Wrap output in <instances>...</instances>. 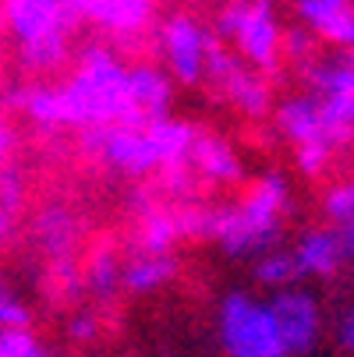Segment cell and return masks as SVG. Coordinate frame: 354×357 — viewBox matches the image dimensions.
<instances>
[{"mask_svg":"<svg viewBox=\"0 0 354 357\" xmlns=\"http://www.w3.org/2000/svg\"><path fill=\"white\" fill-rule=\"evenodd\" d=\"M195 135L174 121H149V124H92L89 145L124 174H149L160 163H170L191 149Z\"/></svg>","mask_w":354,"mask_h":357,"instance_id":"6da1fadb","label":"cell"},{"mask_svg":"<svg viewBox=\"0 0 354 357\" xmlns=\"http://www.w3.org/2000/svg\"><path fill=\"white\" fill-rule=\"evenodd\" d=\"M283 198H287V188L280 177H266L256 195H251L237 213H227V216H216L206 230L223 244V251L230 259H251V255H263L270 248L280 244L283 237Z\"/></svg>","mask_w":354,"mask_h":357,"instance_id":"7a4b0ae2","label":"cell"},{"mask_svg":"<svg viewBox=\"0 0 354 357\" xmlns=\"http://www.w3.org/2000/svg\"><path fill=\"white\" fill-rule=\"evenodd\" d=\"M220 343L227 357H287L266 301L230 290L220 304Z\"/></svg>","mask_w":354,"mask_h":357,"instance_id":"3957f363","label":"cell"},{"mask_svg":"<svg viewBox=\"0 0 354 357\" xmlns=\"http://www.w3.org/2000/svg\"><path fill=\"white\" fill-rule=\"evenodd\" d=\"M266 304H270V312L276 319V329H280L287 357L290 354H309L319 343L323 319H319V304H316V297L309 290H301L294 283L273 287V297Z\"/></svg>","mask_w":354,"mask_h":357,"instance_id":"277c9868","label":"cell"},{"mask_svg":"<svg viewBox=\"0 0 354 357\" xmlns=\"http://www.w3.org/2000/svg\"><path fill=\"white\" fill-rule=\"evenodd\" d=\"M206 43L209 32L202 29V22L188 11L167 15L163 22V57L167 68L174 71L177 82H198L202 71H206Z\"/></svg>","mask_w":354,"mask_h":357,"instance_id":"5b68a950","label":"cell"},{"mask_svg":"<svg viewBox=\"0 0 354 357\" xmlns=\"http://www.w3.org/2000/svg\"><path fill=\"white\" fill-rule=\"evenodd\" d=\"M354 251V230L347 227H312L297 237L294 244V266L297 276H333L337 269H344L351 262Z\"/></svg>","mask_w":354,"mask_h":357,"instance_id":"8992f818","label":"cell"},{"mask_svg":"<svg viewBox=\"0 0 354 357\" xmlns=\"http://www.w3.org/2000/svg\"><path fill=\"white\" fill-rule=\"evenodd\" d=\"M290 11L319 39L337 43V46H351V39H354L351 0H290Z\"/></svg>","mask_w":354,"mask_h":357,"instance_id":"52a82bcc","label":"cell"},{"mask_svg":"<svg viewBox=\"0 0 354 357\" xmlns=\"http://www.w3.org/2000/svg\"><path fill=\"white\" fill-rule=\"evenodd\" d=\"M128 78V99L131 110L142 124L160 121L170 107V78L163 71H156L153 64H138V68H124Z\"/></svg>","mask_w":354,"mask_h":357,"instance_id":"ba28073f","label":"cell"},{"mask_svg":"<svg viewBox=\"0 0 354 357\" xmlns=\"http://www.w3.org/2000/svg\"><path fill=\"white\" fill-rule=\"evenodd\" d=\"M170 273H174V262L167 259V251H145L121 269V280L128 290L145 294V290H156L160 283H167Z\"/></svg>","mask_w":354,"mask_h":357,"instance_id":"9c48e42d","label":"cell"},{"mask_svg":"<svg viewBox=\"0 0 354 357\" xmlns=\"http://www.w3.org/2000/svg\"><path fill=\"white\" fill-rule=\"evenodd\" d=\"M36 234H39V241H43V248H46L50 255H68V251H71V241H75V234H78V227H75V220H71L68 213L50 209V213H43Z\"/></svg>","mask_w":354,"mask_h":357,"instance_id":"30bf717a","label":"cell"},{"mask_svg":"<svg viewBox=\"0 0 354 357\" xmlns=\"http://www.w3.org/2000/svg\"><path fill=\"white\" fill-rule=\"evenodd\" d=\"M256 280L263 283V287H287V283H294L297 280V266H294V255L290 251H280V248H270V251H263V255H256Z\"/></svg>","mask_w":354,"mask_h":357,"instance_id":"8fae6325","label":"cell"},{"mask_svg":"<svg viewBox=\"0 0 354 357\" xmlns=\"http://www.w3.org/2000/svg\"><path fill=\"white\" fill-rule=\"evenodd\" d=\"M117 280H121V266L114 262V255H99V259L92 262V273H89V287L96 297H110L117 290Z\"/></svg>","mask_w":354,"mask_h":357,"instance_id":"7c38bea8","label":"cell"},{"mask_svg":"<svg viewBox=\"0 0 354 357\" xmlns=\"http://www.w3.org/2000/svg\"><path fill=\"white\" fill-rule=\"evenodd\" d=\"M0 357H46L29 329H0Z\"/></svg>","mask_w":354,"mask_h":357,"instance_id":"4fadbf2b","label":"cell"},{"mask_svg":"<svg viewBox=\"0 0 354 357\" xmlns=\"http://www.w3.org/2000/svg\"><path fill=\"white\" fill-rule=\"evenodd\" d=\"M0 329H29V308L8 287H0Z\"/></svg>","mask_w":354,"mask_h":357,"instance_id":"5bb4252c","label":"cell"},{"mask_svg":"<svg viewBox=\"0 0 354 357\" xmlns=\"http://www.w3.org/2000/svg\"><path fill=\"white\" fill-rule=\"evenodd\" d=\"M326 213H330L333 227H347V223H354V191H351L347 184H340L337 191H330V198H326Z\"/></svg>","mask_w":354,"mask_h":357,"instance_id":"9a60e30c","label":"cell"},{"mask_svg":"<svg viewBox=\"0 0 354 357\" xmlns=\"http://www.w3.org/2000/svg\"><path fill=\"white\" fill-rule=\"evenodd\" d=\"M170 234H174L170 220L167 216H153L149 220V230H145V251H167Z\"/></svg>","mask_w":354,"mask_h":357,"instance_id":"2e32d148","label":"cell"},{"mask_svg":"<svg viewBox=\"0 0 354 357\" xmlns=\"http://www.w3.org/2000/svg\"><path fill=\"white\" fill-rule=\"evenodd\" d=\"M337 333H340V350L351 354V350H354V315H351V312L340 315V329H337Z\"/></svg>","mask_w":354,"mask_h":357,"instance_id":"e0dca14e","label":"cell"},{"mask_svg":"<svg viewBox=\"0 0 354 357\" xmlns=\"http://www.w3.org/2000/svg\"><path fill=\"white\" fill-rule=\"evenodd\" d=\"M71 336H75V340H92V336H96L92 315H78V319L71 322Z\"/></svg>","mask_w":354,"mask_h":357,"instance_id":"ac0fdd59","label":"cell"},{"mask_svg":"<svg viewBox=\"0 0 354 357\" xmlns=\"http://www.w3.org/2000/svg\"><path fill=\"white\" fill-rule=\"evenodd\" d=\"M0 152H4V131H0Z\"/></svg>","mask_w":354,"mask_h":357,"instance_id":"d6986e66","label":"cell"}]
</instances>
